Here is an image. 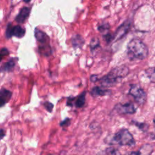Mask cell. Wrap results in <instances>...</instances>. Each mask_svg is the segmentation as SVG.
Returning <instances> with one entry per match:
<instances>
[{
  "label": "cell",
  "instance_id": "1",
  "mask_svg": "<svg viewBox=\"0 0 155 155\" xmlns=\"http://www.w3.org/2000/svg\"><path fill=\"white\" fill-rule=\"evenodd\" d=\"M129 68L122 65L110 70L106 75L99 79V81L103 88L112 87L116 85L122 79L129 74Z\"/></svg>",
  "mask_w": 155,
  "mask_h": 155
},
{
  "label": "cell",
  "instance_id": "2",
  "mask_svg": "<svg viewBox=\"0 0 155 155\" xmlns=\"http://www.w3.org/2000/svg\"><path fill=\"white\" fill-rule=\"evenodd\" d=\"M127 55L131 60H143L148 55V49L141 40L132 39L127 45Z\"/></svg>",
  "mask_w": 155,
  "mask_h": 155
},
{
  "label": "cell",
  "instance_id": "3",
  "mask_svg": "<svg viewBox=\"0 0 155 155\" xmlns=\"http://www.w3.org/2000/svg\"><path fill=\"white\" fill-rule=\"evenodd\" d=\"M115 142L122 146L133 147L135 145V139L131 133L127 129H122L114 135Z\"/></svg>",
  "mask_w": 155,
  "mask_h": 155
},
{
  "label": "cell",
  "instance_id": "4",
  "mask_svg": "<svg viewBox=\"0 0 155 155\" xmlns=\"http://www.w3.org/2000/svg\"><path fill=\"white\" fill-rule=\"evenodd\" d=\"M128 94L133 97L135 101L139 105L144 104L147 100V93L138 84H132Z\"/></svg>",
  "mask_w": 155,
  "mask_h": 155
},
{
  "label": "cell",
  "instance_id": "5",
  "mask_svg": "<svg viewBox=\"0 0 155 155\" xmlns=\"http://www.w3.org/2000/svg\"><path fill=\"white\" fill-rule=\"evenodd\" d=\"M115 110L119 114L122 115H132L135 113L136 111L134 104L131 102H127L124 104L119 103L115 106Z\"/></svg>",
  "mask_w": 155,
  "mask_h": 155
},
{
  "label": "cell",
  "instance_id": "6",
  "mask_svg": "<svg viewBox=\"0 0 155 155\" xmlns=\"http://www.w3.org/2000/svg\"><path fill=\"white\" fill-rule=\"evenodd\" d=\"M131 23L129 20H126L117 29L114 33V41H117L122 39L129 31Z\"/></svg>",
  "mask_w": 155,
  "mask_h": 155
},
{
  "label": "cell",
  "instance_id": "7",
  "mask_svg": "<svg viewBox=\"0 0 155 155\" xmlns=\"http://www.w3.org/2000/svg\"><path fill=\"white\" fill-rule=\"evenodd\" d=\"M85 95L86 92H82L76 98H69L67 105L69 106H73V103H75V105L76 108L82 107L85 103Z\"/></svg>",
  "mask_w": 155,
  "mask_h": 155
},
{
  "label": "cell",
  "instance_id": "8",
  "mask_svg": "<svg viewBox=\"0 0 155 155\" xmlns=\"http://www.w3.org/2000/svg\"><path fill=\"white\" fill-rule=\"evenodd\" d=\"M30 13V9L27 7L22 8L18 15L15 18V21L18 23L22 24L24 23V21L29 17Z\"/></svg>",
  "mask_w": 155,
  "mask_h": 155
},
{
  "label": "cell",
  "instance_id": "9",
  "mask_svg": "<svg viewBox=\"0 0 155 155\" xmlns=\"http://www.w3.org/2000/svg\"><path fill=\"white\" fill-rule=\"evenodd\" d=\"M35 36L38 41H39L41 44H49L50 38L49 36L42 30L36 29L35 30Z\"/></svg>",
  "mask_w": 155,
  "mask_h": 155
},
{
  "label": "cell",
  "instance_id": "10",
  "mask_svg": "<svg viewBox=\"0 0 155 155\" xmlns=\"http://www.w3.org/2000/svg\"><path fill=\"white\" fill-rule=\"evenodd\" d=\"M112 91L110 90L99 87H95L91 90V95L94 97L107 96L110 95Z\"/></svg>",
  "mask_w": 155,
  "mask_h": 155
},
{
  "label": "cell",
  "instance_id": "11",
  "mask_svg": "<svg viewBox=\"0 0 155 155\" xmlns=\"http://www.w3.org/2000/svg\"><path fill=\"white\" fill-rule=\"evenodd\" d=\"M12 92L6 88H3L0 90V107H3L10 99Z\"/></svg>",
  "mask_w": 155,
  "mask_h": 155
},
{
  "label": "cell",
  "instance_id": "12",
  "mask_svg": "<svg viewBox=\"0 0 155 155\" xmlns=\"http://www.w3.org/2000/svg\"><path fill=\"white\" fill-rule=\"evenodd\" d=\"M73 47L76 49L77 48H81L85 43V40L82 36L79 34L75 35L71 39Z\"/></svg>",
  "mask_w": 155,
  "mask_h": 155
},
{
  "label": "cell",
  "instance_id": "13",
  "mask_svg": "<svg viewBox=\"0 0 155 155\" xmlns=\"http://www.w3.org/2000/svg\"><path fill=\"white\" fill-rule=\"evenodd\" d=\"M16 61H18V58H12L6 64H3L1 67L0 68V72H9L13 69L14 67L16 64Z\"/></svg>",
  "mask_w": 155,
  "mask_h": 155
},
{
  "label": "cell",
  "instance_id": "14",
  "mask_svg": "<svg viewBox=\"0 0 155 155\" xmlns=\"http://www.w3.org/2000/svg\"><path fill=\"white\" fill-rule=\"evenodd\" d=\"M39 52L45 56H49L52 54V49L49 44H41L38 47Z\"/></svg>",
  "mask_w": 155,
  "mask_h": 155
},
{
  "label": "cell",
  "instance_id": "15",
  "mask_svg": "<svg viewBox=\"0 0 155 155\" xmlns=\"http://www.w3.org/2000/svg\"><path fill=\"white\" fill-rule=\"evenodd\" d=\"M13 36H15L17 38H23L26 33L25 29L22 28L19 25H17L13 27L12 30Z\"/></svg>",
  "mask_w": 155,
  "mask_h": 155
},
{
  "label": "cell",
  "instance_id": "16",
  "mask_svg": "<svg viewBox=\"0 0 155 155\" xmlns=\"http://www.w3.org/2000/svg\"><path fill=\"white\" fill-rule=\"evenodd\" d=\"M153 148L150 144H145L141 147L139 150L140 155H151Z\"/></svg>",
  "mask_w": 155,
  "mask_h": 155
},
{
  "label": "cell",
  "instance_id": "17",
  "mask_svg": "<svg viewBox=\"0 0 155 155\" xmlns=\"http://www.w3.org/2000/svg\"><path fill=\"white\" fill-rule=\"evenodd\" d=\"M145 74L151 82L155 83V67H150L147 69Z\"/></svg>",
  "mask_w": 155,
  "mask_h": 155
},
{
  "label": "cell",
  "instance_id": "18",
  "mask_svg": "<svg viewBox=\"0 0 155 155\" xmlns=\"http://www.w3.org/2000/svg\"><path fill=\"white\" fill-rule=\"evenodd\" d=\"M110 26L108 23H104V24L99 25L98 27V29L99 32L101 33H102V35H104L108 33V30H110Z\"/></svg>",
  "mask_w": 155,
  "mask_h": 155
},
{
  "label": "cell",
  "instance_id": "19",
  "mask_svg": "<svg viewBox=\"0 0 155 155\" xmlns=\"http://www.w3.org/2000/svg\"><path fill=\"white\" fill-rule=\"evenodd\" d=\"M100 46V42L98 38H93L90 42V47L91 49V50H95L96 48L99 47Z\"/></svg>",
  "mask_w": 155,
  "mask_h": 155
},
{
  "label": "cell",
  "instance_id": "20",
  "mask_svg": "<svg viewBox=\"0 0 155 155\" xmlns=\"http://www.w3.org/2000/svg\"><path fill=\"white\" fill-rule=\"evenodd\" d=\"M133 123H134L135 125L138 127L140 130H141L143 131H145L146 130H148L149 125L145 123H142V122H133Z\"/></svg>",
  "mask_w": 155,
  "mask_h": 155
},
{
  "label": "cell",
  "instance_id": "21",
  "mask_svg": "<svg viewBox=\"0 0 155 155\" xmlns=\"http://www.w3.org/2000/svg\"><path fill=\"white\" fill-rule=\"evenodd\" d=\"M106 153L107 155H121L117 149L113 147L108 148L106 150Z\"/></svg>",
  "mask_w": 155,
  "mask_h": 155
},
{
  "label": "cell",
  "instance_id": "22",
  "mask_svg": "<svg viewBox=\"0 0 155 155\" xmlns=\"http://www.w3.org/2000/svg\"><path fill=\"white\" fill-rule=\"evenodd\" d=\"M103 39L106 41L107 43H110L112 41H114V35L110 33H107L103 35Z\"/></svg>",
  "mask_w": 155,
  "mask_h": 155
},
{
  "label": "cell",
  "instance_id": "23",
  "mask_svg": "<svg viewBox=\"0 0 155 155\" xmlns=\"http://www.w3.org/2000/svg\"><path fill=\"white\" fill-rule=\"evenodd\" d=\"M12 30H13V26H12L11 24H9L6 31V36L7 38H10L13 36Z\"/></svg>",
  "mask_w": 155,
  "mask_h": 155
},
{
  "label": "cell",
  "instance_id": "24",
  "mask_svg": "<svg viewBox=\"0 0 155 155\" xmlns=\"http://www.w3.org/2000/svg\"><path fill=\"white\" fill-rule=\"evenodd\" d=\"M44 107H45V108L47 110V111L50 113H51L52 112L53 107H54V105L52 103L48 102V101L44 103Z\"/></svg>",
  "mask_w": 155,
  "mask_h": 155
},
{
  "label": "cell",
  "instance_id": "25",
  "mask_svg": "<svg viewBox=\"0 0 155 155\" xmlns=\"http://www.w3.org/2000/svg\"><path fill=\"white\" fill-rule=\"evenodd\" d=\"M70 124V119L69 118H66L63 121H62L60 123V126L64 127H68Z\"/></svg>",
  "mask_w": 155,
  "mask_h": 155
},
{
  "label": "cell",
  "instance_id": "26",
  "mask_svg": "<svg viewBox=\"0 0 155 155\" xmlns=\"http://www.w3.org/2000/svg\"><path fill=\"white\" fill-rule=\"evenodd\" d=\"M9 51L7 48H3L2 49L0 50V55H2L3 56L9 55Z\"/></svg>",
  "mask_w": 155,
  "mask_h": 155
},
{
  "label": "cell",
  "instance_id": "27",
  "mask_svg": "<svg viewBox=\"0 0 155 155\" xmlns=\"http://www.w3.org/2000/svg\"><path fill=\"white\" fill-rule=\"evenodd\" d=\"M99 80V78H98V75H92L90 76V81L92 82H95L96 81H98Z\"/></svg>",
  "mask_w": 155,
  "mask_h": 155
},
{
  "label": "cell",
  "instance_id": "28",
  "mask_svg": "<svg viewBox=\"0 0 155 155\" xmlns=\"http://www.w3.org/2000/svg\"><path fill=\"white\" fill-rule=\"evenodd\" d=\"M125 155H140L139 151H130L126 153Z\"/></svg>",
  "mask_w": 155,
  "mask_h": 155
},
{
  "label": "cell",
  "instance_id": "29",
  "mask_svg": "<svg viewBox=\"0 0 155 155\" xmlns=\"http://www.w3.org/2000/svg\"><path fill=\"white\" fill-rule=\"evenodd\" d=\"M5 131L3 129H0V139H2L5 136Z\"/></svg>",
  "mask_w": 155,
  "mask_h": 155
},
{
  "label": "cell",
  "instance_id": "30",
  "mask_svg": "<svg viewBox=\"0 0 155 155\" xmlns=\"http://www.w3.org/2000/svg\"><path fill=\"white\" fill-rule=\"evenodd\" d=\"M153 124H154V129H155V116H154V119H153ZM153 138H154V139H155V132H154V135H153Z\"/></svg>",
  "mask_w": 155,
  "mask_h": 155
},
{
  "label": "cell",
  "instance_id": "31",
  "mask_svg": "<svg viewBox=\"0 0 155 155\" xmlns=\"http://www.w3.org/2000/svg\"><path fill=\"white\" fill-rule=\"evenodd\" d=\"M3 56L2 55H0V62H1V61H2V59H3Z\"/></svg>",
  "mask_w": 155,
  "mask_h": 155
},
{
  "label": "cell",
  "instance_id": "32",
  "mask_svg": "<svg viewBox=\"0 0 155 155\" xmlns=\"http://www.w3.org/2000/svg\"><path fill=\"white\" fill-rule=\"evenodd\" d=\"M25 3H29L30 2V1H24Z\"/></svg>",
  "mask_w": 155,
  "mask_h": 155
}]
</instances>
